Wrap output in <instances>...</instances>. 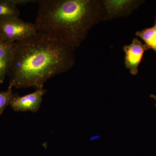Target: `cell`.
Wrapping results in <instances>:
<instances>
[{
  "label": "cell",
  "mask_w": 156,
  "mask_h": 156,
  "mask_svg": "<svg viewBox=\"0 0 156 156\" xmlns=\"http://www.w3.org/2000/svg\"><path fill=\"white\" fill-rule=\"evenodd\" d=\"M74 50L39 32L16 42L7 75L9 85L17 89L44 88L50 78L73 66Z\"/></svg>",
  "instance_id": "1"
},
{
  "label": "cell",
  "mask_w": 156,
  "mask_h": 156,
  "mask_svg": "<svg viewBox=\"0 0 156 156\" xmlns=\"http://www.w3.org/2000/svg\"><path fill=\"white\" fill-rule=\"evenodd\" d=\"M35 23L38 32L75 49L104 17L102 2L38 0Z\"/></svg>",
  "instance_id": "2"
},
{
  "label": "cell",
  "mask_w": 156,
  "mask_h": 156,
  "mask_svg": "<svg viewBox=\"0 0 156 156\" xmlns=\"http://www.w3.org/2000/svg\"><path fill=\"white\" fill-rule=\"evenodd\" d=\"M38 33L35 23L25 22L19 17L0 19V38L5 41L16 43Z\"/></svg>",
  "instance_id": "3"
},
{
  "label": "cell",
  "mask_w": 156,
  "mask_h": 156,
  "mask_svg": "<svg viewBox=\"0 0 156 156\" xmlns=\"http://www.w3.org/2000/svg\"><path fill=\"white\" fill-rule=\"evenodd\" d=\"M142 1L133 0H105L102 1L105 19L129 16L142 3Z\"/></svg>",
  "instance_id": "4"
},
{
  "label": "cell",
  "mask_w": 156,
  "mask_h": 156,
  "mask_svg": "<svg viewBox=\"0 0 156 156\" xmlns=\"http://www.w3.org/2000/svg\"><path fill=\"white\" fill-rule=\"evenodd\" d=\"M47 92V90L43 88L23 96H19L16 93L10 104L11 108L16 112H37L41 107L43 96Z\"/></svg>",
  "instance_id": "5"
},
{
  "label": "cell",
  "mask_w": 156,
  "mask_h": 156,
  "mask_svg": "<svg viewBox=\"0 0 156 156\" xmlns=\"http://www.w3.org/2000/svg\"><path fill=\"white\" fill-rule=\"evenodd\" d=\"M148 49L137 38H134L131 44L125 45L123 50L125 53V64L126 68L132 75H136L138 68L143 57L144 52Z\"/></svg>",
  "instance_id": "6"
},
{
  "label": "cell",
  "mask_w": 156,
  "mask_h": 156,
  "mask_svg": "<svg viewBox=\"0 0 156 156\" xmlns=\"http://www.w3.org/2000/svg\"><path fill=\"white\" fill-rule=\"evenodd\" d=\"M15 48V43L0 38V83H2L11 66Z\"/></svg>",
  "instance_id": "7"
},
{
  "label": "cell",
  "mask_w": 156,
  "mask_h": 156,
  "mask_svg": "<svg viewBox=\"0 0 156 156\" xmlns=\"http://www.w3.org/2000/svg\"><path fill=\"white\" fill-rule=\"evenodd\" d=\"M135 34L144 42L148 50L152 49L156 53V20L153 26L138 31Z\"/></svg>",
  "instance_id": "8"
},
{
  "label": "cell",
  "mask_w": 156,
  "mask_h": 156,
  "mask_svg": "<svg viewBox=\"0 0 156 156\" xmlns=\"http://www.w3.org/2000/svg\"><path fill=\"white\" fill-rule=\"evenodd\" d=\"M20 11L14 0H0V19L19 17Z\"/></svg>",
  "instance_id": "9"
},
{
  "label": "cell",
  "mask_w": 156,
  "mask_h": 156,
  "mask_svg": "<svg viewBox=\"0 0 156 156\" xmlns=\"http://www.w3.org/2000/svg\"><path fill=\"white\" fill-rule=\"evenodd\" d=\"M13 87L9 85L7 91L1 92L0 91V115L3 113L5 109L9 105L15 96L16 93H14L12 91Z\"/></svg>",
  "instance_id": "10"
},
{
  "label": "cell",
  "mask_w": 156,
  "mask_h": 156,
  "mask_svg": "<svg viewBox=\"0 0 156 156\" xmlns=\"http://www.w3.org/2000/svg\"><path fill=\"white\" fill-rule=\"evenodd\" d=\"M14 2L16 5H26L30 3H34L37 2V1L34 0H14Z\"/></svg>",
  "instance_id": "11"
},
{
  "label": "cell",
  "mask_w": 156,
  "mask_h": 156,
  "mask_svg": "<svg viewBox=\"0 0 156 156\" xmlns=\"http://www.w3.org/2000/svg\"><path fill=\"white\" fill-rule=\"evenodd\" d=\"M150 97L152 98H153L154 99H155L156 101V95H150ZM155 106L156 107V103L155 105Z\"/></svg>",
  "instance_id": "12"
}]
</instances>
